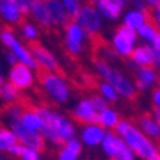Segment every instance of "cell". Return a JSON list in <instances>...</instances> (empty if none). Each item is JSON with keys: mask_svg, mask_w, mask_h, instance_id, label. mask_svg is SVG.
I'll list each match as a JSON object with an SVG mask.
<instances>
[{"mask_svg": "<svg viewBox=\"0 0 160 160\" xmlns=\"http://www.w3.org/2000/svg\"><path fill=\"white\" fill-rule=\"evenodd\" d=\"M37 112L44 122V126L40 132L44 142L49 140L53 146L60 147L69 140L76 139V129L70 120H67L66 117H63L47 106H39Z\"/></svg>", "mask_w": 160, "mask_h": 160, "instance_id": "cell-1", "label": "cell"}, {"mask_svg": "<svg viewBox=\"0 0 160 160\" xmlns=\"http://www.w3.org/2000/svg\"><path fill=\"white\" fill-rule=\"evenodd\" d=\"M116 134L122 137V140L133 152L134 156H139L144 160H152L159 152L153 140L149 139L139 127L127 120H120L116 126Z\"/></svg>", "mask_w": 160, "mask_h": 160, "instance_id": "cell-2", "label": "cell"}, {"mask_svg": "<svg viewBox=\"0 0 160 160\" xmlns=\"http://www.w3.org/2000/svg\"><path fill=\"white\" fill-rule=\"evenodd\" d=\"M94 66H96L97 73L102 76V79L106 80V83H109L113 87L119 96H123L124 99H130V100L136 99L137 90L134 87V84L127 77H124L120 72L114 70L106 60L94 57Z\"/></svg>", "mask_w": 160, "mask_h": 160, "instance_id": "cell-3", "label": "cell"}, {"mask_svg": "<svg viewBox=\"0 0 160 160\" xmlns=\"http://www.w3.org/2000/svg\"><path fill=\"white\" fill-rule=\"evenodd\" d=\"M37 77L42 84V89L50 99L56 103H66L70 97V89L66 80L54 72H47L37 69Z\"/></svg>", "mask_w": 160, "mask_h": 160, "instance_id": "cell-4", "label": "cell"}, {"mask_svg": "<svg viewBox=\"0 0 160 160\" xmlns=\"http://www.w3.org/2000/svg\"><path fill=\"white\" fill-rule=\"evenodd\" d=\"M0 40L3 42V44L7 47V49L12 52V53L16 56L17 62L24 66H27L29 69H39L36 60L33 59L32 53H30L29 47H26L16 36H14L13 30L9 29V27H3L0 30Z\"/></svg>", "mask_w": 160, "mask_h": 160, "instance_id": "cell-5", "label": "cell"}, {"mask_svg": "<svg viewBox=\"0 0 160 160\" xmlns=\"http://www.w3.org/2000/svg\"><path fill=\"white\" fill-rule=\"evenodd\" d=\"M20 116H10V126H12V132L16 134L17 142H19L22 146L30 147V149H34L37 152H43L46 149V142L42 137V134L33 132V130L27 129L19 119Z\"/></svg>", "mask_w": 160, "mask_h": 160, "instance_id": "cell-6", "label": "cell"}, {"mask_svg": "<svg viewBox=\"0 0 160 160\" xmlns=\"http://www.w3.org/2000/svg\"><path fill=\"white\" fill-rule=\"evenodd\" d=\"M103 152L112 159L116 160H134L133 152L126 146L122 137H119L113 132H106L103 136V140L100 143Z\"/></svg>", "mask_w": 160, "mask_h": 160, "instance_id": "cell-7", "label": "cell"}, {"mask_svg": "<svg viewBox=\"0 0 160 160\" xmlns=\"http://www.w3.org/2000/svg\"><path fill=\"white\" fill-rule=\"evenodd\" d=\"M76 24L83 30L86 34L90 37H96L99 33L100 27H102V19L100 14L92 4H86V6L80 7L79 13L76 14Z\"/></svg>", "mask_w": 160, "mask_h": 160, "instance_id": "cell-8", "label": "cell"}, {"mask_svg": "<svg viewBox=\"0 0 160 160\" xmlns=\"http://www.w3.org/2000/svg\"><path fill=\"white\" fill-rule=\"evenodd\" d=\"M29 50L33 59L36 60L39 69L47 70V72H57L59 70V63H57L56 57L52 52L46 49L42 43L39 42H30L29 43Z\"/></svg>", "mask_w": 160, "mask_h": 160, "instance_id": "cell-9", "label": "cell"}, {"mask_svg": "<svg viewBox=\"0 0 160 160\" xmlns=\"http://www.w3.org/2000/svg\"><path fill=\"white\" fill-rule=\"evenodd\" d=\"M136 39L137 34L134 33V30L129 29L126 26H122L117 29L116 34L113 37V47L122 56H130L132 52L134 50Z\"/></svg>", "mask_w": 160, "mask_h": 160, "instance_id": "cell-10", "label": "cell"}, {"mask_svg": "<svg viewBox=\"0 0 160 160\" xmlns=\"http://www.w3.org/2000/svg\"><path fill=\"white\" fill-rule=\"evenodd\" d=\"M9 83H12L14 87L19 90H26L30 89L34 83V76L32 69L22 63H16L12 66L9 73Z\"/></svg>", "mask_w": 160, "mask_h": 160, "instance_id": "cell-11", "label": "cell"}, {"mask_svg": "<svg viewBox=\"0 0 160 160\" xmlns=\"http://www.w3.org/2000/svg\"><path fill=\"white\" fill-rule=\"evenodd\" d=\"M83 39H84V32L76 23L67 24L64 47H66L67 53L70 56H79L83 52Z\"/></svg>", "mask_w": 160, "mask_h": 160, "instance_id": "cell-12", "label": "cell"}, {"mask_svg": "<svg viewBox=\"0 0 160 160\" xmlns=\"http://www.w3.org/2000/svg\"><path fill=\"white\" fill-rule=\"evenodd\" d=\"M22 106H23V110H22V114L19 117L20 122L27 129L40 133L44 126V122L42 119V116H40V113L37 112V107L33 106V104H24L23 102H22Z\"/></svg>", "mask_w": 160, "mask_h": 160, "instance_id": "cell-13", "label": "cell"}, {"mask_svg": "<svg viewBox=\"0 0 160 160\" xmlns=\"http://www.w3.org/2000/svg\"><path fill=\"white\" fill-rule=\"evenodd\" d=\"M73 119L80 124H93L96 123L97 112L92 104L90 99L80 100L73 110Z\"/></svg>", "mask_w": 160, "mask_h": 160, "instance_id": "cell-14", "label": "cell"}, {"mask_svg": "<svg viewBox=\"0 0 160 160\" xmlns=\"http://www.w3.org/2000/svg\"><path fill=\"white\" fill-rule=\"evenodd\" d=\"M27 7H29V13L33 14L34 19L44 27H52L54 24L44 4V0H27Z\"/></svg>", "mask_w": 160, "mask_h": 160, "instance_id": "cell-15", "label": "cell"}, {"mask_svg": "<svg viewBox=\"0 0 160 160\" xmlns=\"http://www.w3.org/2000/svg\"><path fill=\"white\" fill-rule=\"evenodd\" d=\"M44 4H46L47 10H49V14L54 24L67 26L70 23V16L67 14L66 9L62 6V3L59 0H44Z\"/></svg>", "mask_w": 160, "mask_h": 160, "instance_id": "cell-16", "label": "cell"}, {"mask_svg": "<svg viewBox=\"0 0 160 160\" xmlns=\"http://www.w3.org/2000/svg\"><path fill=\"white\" fill-rule=\"evenodd\" d=\"M104 133L106 132H104L103 127L99 126L97 123H93V124H86V127L80 133V137H82V140H83V143L86 146L94 147L102 143Z\"/></svg>", "mask_w": 160, "mask_h": 160, "instance_id": "cell-17", "label": "cell"}, {"mask_svg": "<svg viewBox=\"0 0 160 160\" xmlns=\"http://www.w3.org/2000/svg\"><path fill=\"white\" fill-rule=\"evenodd\" d=\"M0 16L9 24L17 26V24L23 23V14L20 13L17 6L12 3L10 0H0Z\"/></svg>", "mask_w": 160, "mask_h": 160, "instance_id": "cell-18", "label": "cell"}, {"mask_svg": "<svg viewBox=\"0 0 160 160\" xmlns=\"http://www.w3.org/2000/svg\"><path fill=\"white\" fill-rule=\"evenodd\" d=\"M82 149L83 146L77 139L69 140L62 146L59 154H57V160H79Z\"/></svg>", "mask_w": 160, "mask_h": 160, "instance_id": "cell-19", "label": "cell"}, {"mask_svg": "<svg viewBox=\"0 0 160 160\" xmlns=\"http://www.w3.org/2000/svg\"><path fill=\"white\" fill-rule=\"evenodd\" d=\"M157 82V74L152 67H139L136 73V86L139 90H146Z\"/></svg>", "mask_w": 160, "mask_h": 160, "instance_id": "cell-20", "label": "cell"}, {"mask_svg": "<svg viewBox=\"0 0 160 160\" xmlns=\"http://www.w3.org/2000/svg\"><path fill=\"white\" fill-rule=\"evenodd\" d=\"M150 20H153V17L150 16L149 10L146 13L139 12V10H133L124 16V26L132 30H139L144 23H150Z\"/></svg>", "mask_w": 160, "mask_h": 160, "instance_id": "cell-21", "label": "cell"}, {"mask_svg": "<svg viewBox=\"0 0 160 160\" xmlns=\"http://www.w3.org/2000/svg\"><path fill=\"white\" fill-rule=\"evenodd\" d=\"M153 53L154 50L149 46H140L132 52V60L139 67H152L153 63Z\"/></svg>", "mask_w": 160, "mask_h": 160, "instance_id": "cell-22", "label": "cell"}, {"mask_svg": "<svg viewBox=\"0 0 160 160\" xmlns=\"http://www.w3.org/2000/svg\"><path fill=\"white\" fill-rule=\"evenodd\" d=\"M120 122V116L116 110L110 109V107H106L104 110L99 112L97 113V119L96 123L99 126H102L103 129H116V126Z\"/></svg>", "mask_w": 160, "mask_h": 160, "instance_id": "cell-23", "label": "cell"}, {"mask_svg": "<svg viewBox=\"0 0 160 160\" xmlns=\"http://www.w3.org/2000/svg\"><path fill=\"white\" fill-rule=\"evenodd\" d=\"M139 124H140V130L146 134L147 137L152 139H159L160 137V126L156 122V119L149 114H143L139 119Z\"/></svg>", "mask_w": 160, "mask_h": 160, "instance_id": "cell-24", "label": "cell"}, {"mask_svg": "<svg viewBox=\"0 0 160 160\" xmlns=\"http://www.w3.org/2000/svg\"><path fill=\"white\" fill-rule=\"evenodd\" d=\"M97 9L102 16L107 17V19H117L123 7L119 6L114 0H102L97 3Z\"/></svg>", "mask_w": 160, "mask_h": 160, "instance_id": "cell-25", "label": "cell"}, {"mask_svg": "<svg viewBox=\"0 0 160 160\" xmlns=\"http://www.w3.org/2000/svg\"><path fill=\"white\" fill-rule=\"evenodd\" d=\"M0 97H3L4 102H7L9 104L12 103H17L22 99V94H20V90L17 87H14L12 83H2L0 87Z\"/></svg>", "mask_w": 160, "mask_h": 160, "instance_id": "cell-26", "label": "cell"}, {"mask_svg": "<svg viewBox=\"0 0 160 160\" xmlns=\"http://www.w3.org/2000/svg\"><path fill=\"white\" fill-rule=\"evenodd\" d=\"M17 143H19L17 137L12 130L6 129V127H0V152L9 153L10 149Z\"/></svg>", "mask_w": 160, "mask_h": 160, "instance_id": "cell-27", "label": "cell"}, {"mask_svg": "<svg viewBox=\"0 0 160 160\" xmlns=\"http://www.w3.org/2000/svg\"><path fill=\"white\" fill-rule=\"evenodd\" d=\"M16 157H19L20 160H40V152L20 144L19 150H17Z\"/></svg>", "mask_w": 160, "mask_h": 160, "instance_id": "cell-28", "label": "cell"}, {"mask_svg": "<svg viewBox=\"0 0 160 160\" xmlns=\"http://www.w3.org/2000/svg\"><path fill=\"white\" fill-rule=\"evenodd\" d=\"M137 32H139V36L143 37V39L147 40V42H153L154 37H156V34L159 33L157 29H156V26H154L153 23H144Z\"/></svg>", "mask_w": 160, "mask_h": 160, "instance_id": "cell-29", "label": "cell"}, {"mask_svg": "<svg viewBox=\"0 0 160 160\" xmlns=\"http://www.w3.org/2000/svg\"><path fill=\"white\" fill-rule=\"evenodd\" d=\"M99 90H100V93H102V97H103L106 102H116L117 97H119V94H117L116 90L110 86L109 83H106V82L100 84Z\"/></svg>", "mask_w": 160, "mask_h": 160, "instance_id": "cell-30", "label": "cell"}, {"mask_svg": "<svg viewBox=\"0 0 160 160\" xmlns=\"http://www.w3.org/2000/svg\"><path fill=\"white\" fill-rule=\"evenodd\" d=\"M22 34L29 42H36L39 37V29L32 23H23L22 24Z\"/></svg>", "mask_w": 160, "mask_h": 160, "instance_id": "cell-31", "label": "cell"}, {"mask_svg": "<svg viewBox=\"0 0 160 160\" xmlns=\"http://www.w3.org/2000/svg\"><path fill=\"white\" fill-rule=\"evenodd\" d=\"M62 6L66 9L70 17H76V14L79 13L80 7H82L79 0H62Z\"/></svg>", "mask_w": 160, "mask_h": 160, "instance_id": "cell-32", "label": "cell"}, {"mask_svg": "<svg viewBox=\"0 0 160 160\" xmlns=\"http://www.w3.org/2000/svg\"><path fill=\"white\" fill-rule=\"evenodd\" d=\"M90 100H92V104H93V107L96 109L97 113H99V112H102V110H104L106 107H109V106H107L109 103H107V102L102 96H93Z\"/></svg>", "mask_w": 160, "mask_h": 160, "instance_id": "cell-33", "label": "cell"}, {"mask_svg": "<svg viewBox=\"0 0 160 160\" xmlns=\"http://www.w3.org/2000/svg\"><path fill=\"white\" fill-rule=\"evenodd\" d=\"M12 3H14L17 6V9L20 10V13L23 14H27L29 13V7H27V0H10Z\"/></svg>", "mask_w": 160, "mask_h": 160, "instance_id": "cell-34", "label": "cell"}, {"mask_svg": "<svg viewBox=\"0 0 160 160\" xmlns=\"http://www.w3.org/2000/svg\"><path fill=\"white\" fill-rule=\"evenodd\" d=\"M153 104L156 107V112L160 113V90H156L153 93Z\"/></svg>", "mask_w": 160, "mask_h": 160, "instance_id": "cell-35", "label": "cell"}, {"mask_svg": "<svg viewBox=\"0 0 160 160\" xmlns=\"http://www.w3.org/2000/svg\"><path fill=\"white\" fill-rule=\"evenodd\" d=\"M152 66H154L157 70H160V53L156 52V50L153 53V63H152Z\"/></svg>", "mask_w": 160, "mask_h": 160, "instance_id": "cell-36", "label": "cell"}, {"mask_svg": "<svg viewBox=\"0 0 160 160\" xmlns=\"http://www.w3.org/2000/svg\"><path fill=\"white\" fill-rule=\"evenodd\" d=\"M7 62H9L12 66H14L16 63H19V62H17V59H16V56H14L12 52H9V53H7Z\"/></svg>", "mask_w": 160, "mask_h": 160, "instance_id": "cell-37", "label": "cell"}, {"mask_svg": "<svg viewBox=\"0 0 160 160\" xmlns=\"http://www.w3.org/2000/svg\"><path fill=\"white\" fill-rule=\"evenodd\" d=\"M153 44H154V50H156V52H159V53H160V32L156 34V37H154V40H153Z\"/></svg>", "mask_w": 160, "mask_h": 160, "instance_id": "cell-38", "label": "cell"}, {"mask_svg": "<svg viewBox=\"0 0 160 160\" xmlns=\"http://www.w3.org/2000/svg\"><path fill=\"white\" fill-rule=\"evenodd\" d=\"M143 2H146V3H149L150 6H153V7H160V0H143Z\"/></svg>", "mask_w": 160, "mask_h": 160, "instance_id": "cell-39", "label": "cell"}, {"mask_svg": "<svg viewBox=\"0 0 160 160\" xmlns=\"http://www.w3.org/2000/svg\"><path fill=\"white\" fill-rule=\"evenodd\" d=\"M154 22H156V24L160 27V7L156 9V13H154Z\"/></svg>", "mask_w": 160, "mask_h": 160, "instance_id": "cell-40", "label": "cell"}, {"mask_svg": "<svg viewBox=\"0 0 160 160\" xmlns=\"http://www.w3.org/2000/svg\"><path fill=\"white\" fill-rule=\"evenodd\" d=\"M154 119H156V122L159 123V126H160V113H159V112H156V114H154Z\"/></svg>", "mask_w": 160, "mask_h": 160, "instance_id": "cell-41", "label": "cell"}, {"mask_svg": "<svg viewBox=\"0 0 160 160\" xmlns=\"http://www.w3.org/2000/svg\"><path fill=\"white\" fill-rule=\"evenodd\" d=\"M152 160H160V152H157V154H156V156H154Z\"/></svg>", "mask_w": 160, "mask_h": 160, "instance_id": "cell-42", "label": "cell"}, {"mask_svg": "<svg viewBox=\"0 0 160 160\" xmlns=\"http://www.w3.org/2000/svg\"><path fill=\"white\" fill-rule=\"evenodd\" d=\"M3 83V76H2V72H0V84Z\"/></svg>", "mask_w": 160, "mask_h": 160, "instance_id": "cell-43", "label": "cell"}, {"mask_svg": "<svg viewBox=\"0 0 160 160\" xmlns=\"http://www.w3.org/2000/svg\"><path fill=\"white\" fill-rule=\"evenodd\" d=\"M157 83H159V90H160V77H157Z\"/></svg>", "mask_w": 160, "mask_h": 160, "instance_id": "cell-44", "label": "cell"}, {"mask_svg": "<svg viewBox=\"0 0 160 160\" xmlns=\"http://www.w3.org/2000/svg\"><path fill=\"white\" fill-rule=\"evenodd\" d=\"M92 2H94V3H99V2H102V0H92Z\"/></svg>", "mask_w": 160, "mask_h": 160, "instance_id": "cell-45", "label": "cell"}, {"mask_svg": "<svg viewBox=\"0 0 160 160\" xmlns=\"http://www.w3.org/2000/svg\"><path fill=\"white\" fill-rule=\"evenodd\" d=\"M126 2H130V0H124V3H126Z\"/></svg>", "mask_w": 160, "mask_h": 160, "instance_id": "cell-46", "label": "cell"}, {"mask_svg": "<svg viewBox=\"0 0 160 160\" xmlns=\"http://www.w3.org/2000/svg\"><path fill=\"white\" fill-rule=\"evenodd\" d=\"M112 160H116V159H112Z\"/></svg>", "mask_w": 160, "mask_h": 160, "instance_id": "cell-47", "label": "cell"}]
</instances>
